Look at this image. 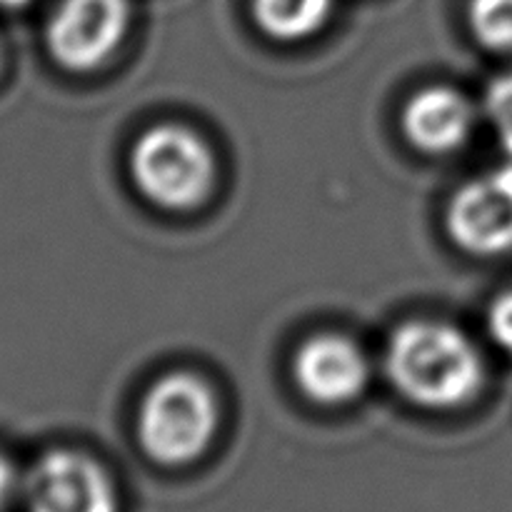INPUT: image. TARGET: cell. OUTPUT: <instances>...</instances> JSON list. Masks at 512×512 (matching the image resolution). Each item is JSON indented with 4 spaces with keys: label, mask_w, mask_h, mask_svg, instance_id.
<instances>
[{
    "label": "cell",
    "mask_w": 512,
    "mask_h": 512,
    "mask_svg": "<svg viewBox=\"0 0 512 512\" xmlns=\"http://www.w3.org/2000/svg\"><path fill=\"white\" fill-rule=\"evenodd\" d=\"M388 375L395 388L425 408H455L475 398L485 378L475 345L445 323H408L388 348Z\"/></svg>",
    "instance_id": "6da1fadb"
},
{
    "label": "cell",
    "mask_w": 512,
    "mask_h": 512,
    "mask_svg": "<svg viewBox=\"0 0 512 512\" xmlns=\"http://www.w3.org/2000/svg\"><path fill=\"white\" fill-rule=\"evenodd\" d=\"M215 420L218 410L208 385L178 373L148 393L138 415V438L155 463L185 465L205 453Z\"/></svg>",
    "instance_id": "7a4b0ae2"
},
{
    "label": "cell",
    "mask_w": 512,
    "mask_h": 512,
    "mask_svg": "<svg viewBox=\"0 0 512 512\" xmlns=\"http://www.w3.org/2000/svg\"><path fill=\"white\" fill-rule=\"evenodd\" d=\"M130 170L140 193L160 208L185 210L213 188L215 163L208 145L180 125H158L135 143Z\"/></svg>",
    "instance_id": "3957f363"
},
{
    "label": "cell",
    "mask_w": 512,
    "mask_h": 512,
    "mask_svg": "<svg viewBox=\"0 0 512 512\" xmlns=\"http://www.w3.org/2000/svg\"><path fill=\"white\" fill-rule=\"evenodd\" d=\"M28 512H115L108 475L95 460L55 450L43 455L20 488Z\"/></svg>",
    "instance_id": "277c9868"
},
{
    "label": "cell",
    "mask_w": 512,
    "mask_h": 512,
    "mask_svg": "<svg viewBox=\"0 0 512 512\" xmlns=\"http://www.w3.org/2000/svg\"><path fill=\"white\" fill-rule=\"evenodd\" d=\"M128 30V0H63L48 25V50L63 68L90 70Z\"/></svg>",
    "instance_id": "5b68a950"
},
{
    "label": "cell",
    "mask_w": 512,
    "mask_h": 512,
    "mask_svg": "<svg viewBox=\"0 0 512 512\" xmlns=\"http://www.w3.org/2000/svg\"><path fill=\"white\" fill-rule=\"evenodd\" d=\"M448 233L473 255L512 250V163L470 180L448 208Z\"/></svg>",
    "instance_id": "8992f818"
},
{
    "label": "cell",
    "mask_w": 512,
    "mask_h": 512,
    "mask_svg": "<svg viewBox=\"0 0 512 512\" xmlns=\"http://www.w3.org/2000/svg\"><path fill=\"white\" fill-rule=\"evenodd\" d=\"M293 375L310 400L320 405H340L363 393L368 383V363L353 340L318 335L298 350Z\"/></svg>",
    "instance_id": "52a82bcc"
},
{
    "label": "cell",
    "mask_w": 512,
    "mask_h": 512,
    "mask_svg": "<svg viewBox=\"0 0 512 512\" xmlns=\"http://www.w3.org/2000/svg\"><path fill=\"white\" fill-rule=\"evenodd\" d=\"M405 135L415 148L443 155L458 150L473 130V108L453 88L435 85L415 95L403 113Z\"/></svg>",
    "instance_id": "ba28073f"
},
{
    "label": "cell",
    "mask_w": 512,
    "mask_h": 512,
    "mask_svg": "<svg viewBox=\"0 0 512 512\" xmlns=\"http://www.w3.org/2000/svg\"><path fill=\"white\" fill-rule=\"evenodd\" d=\"M333 10V0H253L260 28L278 40H300L320 30Z\"/></svg>",
    "instance_id": "9c48e42d"
},
{
    "label": "cell",
    "mask_w": 512,
    "mask_h": 512,
    "mask_svg": "<svg viewBox=\"0 0 512 512\" xmlns=\"http://www.w3.org/2000/svg\"><path fill=\"white\" fill-rule=\"evenodd\" d=\"M470 28L495 53H512V0H473Z\"/></svg>",
    "instance_id": "30bf717a"
},
{
    "label": "cell",
    "mask_w": 512,
    "mask_h": 512,
    "mask_svg": "<svg viewBox=\"0 0 512 512\" xmlns=\"http://www.w3.org/2000/svg\"><path fill=\"white\" fill-rule=\"evenodd\" d=\"M485 110H488L490 123L498 133L500 145L512 160V73L503 75L490 85L488 95H485Z\"/></svg>",
    "instance_id": "8fae6325"
},
{
    "label": "cell",
    "mask_w": 512,
    "mask_h": 512,
    "mask_svg": "<svg viewBox=\"0 0 512 512\" xmlns=\"http://www.w3.org/2000/svg\"><path fill=\"white\" fill-rule=\"evenodd\" d=\"M490 333L495 343L512 355V290L500 295L490 308Z\"/></svg>",
    "instance_id": "7c38bea8"
},
{
    "label": "cell",
    "mask_w": 512,
    "mask_h": 512,
    "mask_svg": "<svg viewBox=\"0 0 512 512\" xmlns=\"http://www.w3.org/2000/svg\"><path fill=\"white\" fill-rule=\"evenodd\" d=\"M20 488H23V480L18 478V470L13 468L10 460H5L3 455H0V512L13 503L15 495L20 493Z\"/></svg>",
    "instance_id": "4fadbf2b"
},
{
    "label": "cell",
    "mask_w": 512,
    "mask_h": 512,
    "mask_svg": "<svg viewBox=\"0 0 512 512\" xmlns=\"http://www.w3.org/2000/svg\"><path fill=\"white\" fill-rule=\"evenodd\" d=\"M30 0H0V5H5V8H20V5H28Z\"/></svg>",
    "instance_id": "5bb4252c"
}]
</instances>
